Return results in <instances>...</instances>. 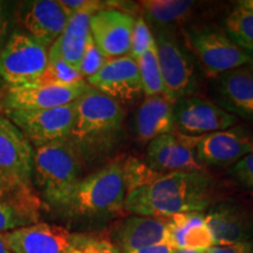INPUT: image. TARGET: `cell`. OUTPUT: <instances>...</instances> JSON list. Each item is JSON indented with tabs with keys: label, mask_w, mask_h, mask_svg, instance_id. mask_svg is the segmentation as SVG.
Listing matches in <instances>:
<instances>
[{
	"label": "cell",
	"mask_w": 253,
	"mask_h": 253,
	"mask_svg": "<svg viewBox=\"0 0 253 253\" xmlns=\"http://www.w3.org/2000/svg\"><path fill=\"white\" fill-rule=\"evenodd\" d=\"M75 115L68 138L84 161L110 153L121 140L125 113L120 102L93 87L74 102Z\"/></svg>",
	"instance_id": "7a4b0ae2"
},
{
	"label": "cell",
	"mask_w": 253,
	"mask_h": 253,
	"mask_svg": "<svg viewBox=\"0 0 253 253\" xmlns=\"http://www.w3.org/2000/svg\"><path fill=\"white\" fill-rule=\"evenodd\" d=\"M154 38L163 80V96L173 103L191 96L197 86V80L189 53L171 28H156Z\"/></svg>",
	"instance_id": "5b68a950"
},
{
	"label": "cell",
	"mask_w": 253,
	"mask_h": 253,
	"mask_svg": "<svg viewBox=\"0 0 253 253\" xmlns=\"http://www.w3.org/2000/svg\"><path fill=\"white\" fill-rule=\"evenodd\" d=\"M89 87L86 81L71 86L34 84L8 87L2 96L4 110L52 109L75 102Z\"/></svg>",
	"instance_id": "30bf717a"
},
{
	"label": "cell",
	"mask_w": 253,
	"mask_h": 253,
	"mask_svg": "<svg viewBox=\"0 0 253 253\" xmlns=\"http://www.w3.org/2000/svg\"><path fill=\"white\" fill-rule=\"evenodd\" d=\"M231 175L240 185L253 190V153L238 161L231 169Z\"/></svg>",
	"instance_id": "1f68e13d"
},
{
	"label": "cell",
	"mask_w": 253,
	"mask_h": 253,
	"mask_svg": "<svg viewBox=\"0 0 253 253\" xmlns=\"http://www.w3.org/2000/svg\"><path fill=\"white\" fill-rule=\"evenodd\" d=\"M246 4H248L249 6H251V7L253 8V0H248V1H245Z\"/></svg>",
	"instance_id": "60d3db41"
},
{
	"label": "cell",
	"mask_w": 253,
	"mask_h": 253,
	"mask_svg": "<svg viewBox=\"0 0 253 253\" xmlns=\"http://www.w3.org/2000/svg\"><path fill=\"white\" fill-rule=\"evenodd\" d=\"M74 102L40 110H5V116L36 147L50 143L71 134L74 123Z\"/></svg>",
	"instance_id": "ba28073f"
},
{
	"label": "cell",
	"mask_w": 253,
	"mask_h": 253,
	"mask_svg": "<svg viewBox=\"0 0 253 253\" xmlns=\"http://www.w3.org/2000/svg\"><path fill=\"white\" fill-rule=\"evenodd\" d=\"M60 5L65 9L68 17H72L73 14L79 13V12L86 11V9H104L106 2L93 1V0H59Z\"/></svg>",
	"instance_id": "836d02e7"
},
{
	"label": "cell",
	"mask_w": 253,
	"mask_h": 253,
	"mask_svg": "<svg viewBox=\"0 0 253 253\" xmlns=\"http://www.w3.org/2000/svg\"><path fill=\"white\" fill-rule=\"evenodd\" d=\"M172 253H205V251H186V250H173Z\"/></svg>",
	"instance_id": "ab89813d"
},
{
	"label": "cell",
	"mask_w": 253,
	"mask_h": 253,
	"mask_svg": "<svg viewBox=\"0 0 253 253\" xmlns=\"http://www.w3.org/2000/svg\"><path fill=\"white\" fill-rule=\"evenodd\" d=\"M108 60L102 54V52L99 49V47L95 45L91 36L87 41L86 49H84V56H82L80 65H79V72L84 78H90L94 74H96L101 68L106 65Z\"/></svg>",
	"instance_id": "4dcf8cb0"
},
{
	"label": "cell",
	"mask_w": 253,
	"mask_h": 253,
	"mask_svg": "<svg viewBox=\"0 0 253 253\" xmlns=\"http://www.w3.org/2000/svg\"><path fill=\"white\" fill-rule=\"evenodd\" d=\"M34 147L6 116L0 115V173L19 188H32Z\"/></svg>",
	"instance_id": "9c48e42d"
},
{
	"label": "cell",
	"mask_w": 253,
	"mask_h": 253,
	"mask_svg": "<svg viewBox=\"0 0 253 253\" xmlns=\"http://www.w3.org/2000/svg\"><path fill=\"white\" fill-rule=\"evenodd\" d=\"M214 245H231L253 238V217L242 205L220 202L205 214Z\"/></svg>",
	"instance_id": "e0dca14e"
},
{
	"label": "cell",
	"mask_w": 253,
	"mask_h": 253,
	"mask_svg": "<svg viewBox=\"0 0 253 253\" xmlns=\"http://www.w3.org/2000/svg\"><path fill=\"white\" fill-rule=\"evenodd\" d=\"M140 4L144 20L156 28H171L189 17L195 7L194 1L183 0H149Z\"/></svg>",
	"instance_id": "cb8c5ba5"
},
{
	"label": "cell",
	"mask_w": 253,
	"mask_h": 253,
	"mask_svg": "<svg viewBox=\"0 0 253 253\" xmlns=\"http://www.w3.org/2000/svg\"><path fill=\"white\" fill-rule=\"evenodd\" d=\"M243 50H244V52L246 53V55L249 56L250 63H251V65H253V45L245 47V48H243Z\"/></svg>",
	"instance_id": "74e56055"
},
{
	"label": "cell",
	"mask_w": 253,
	"mask_h": 253,
	"mask_svg": "<svg viewBox=\"0 0 253 253\" xmlns=\"http://www.w3.org/2000/svg\"><path fill=\"white\" fill-rule=\"evenodd\" d=\"M81 81H84V78L77 68L72 67L61 59L48 58V65L37 82L42 84L71 86Z\"/></svg>",
	"instance_id": "83f0119b"
},
{
	"label": "cell",
	"mask_w": 253,
	"mask_h": 253,
	"mask_svg": "<svg viewBox=\"0 0 253 253\" xmlns=\"http://www.w3.org/2000/svg\"><path fill=\"white\" fill-rule=\"evenodd\" d=\"M41 202L0 198V233L39 223Z\"/></svg>",
	"instance_id": "d4e9b609"
},
{
	"label": "cell",
	"mask_w": 253,
	"mask_h": 253,
	"mask_svg": "<svg viewBox=\"0 0 253 253\" xmlns=\"http://www.w3.org/2000/svg\"><path fill=\"white\" fill-rule=\"evenodd\" d=\"M136 62H137L142 88L145 96L163 95L164 87L157 58L156 42H154L140 58L136 59Z\"/></svg>",
	"instance_id": "4316f807"
},
{
	"label": "cell",
	"mask_w": 253,
	"mask_h": 253,
	"mask_svg": "<svg viewBox=\"0 0 253 253\" xmlns=\"http://www.w3.org/2000/svg\"><path fill=\"white\" fill-rule=\"evenodd\" d=\"M196 156L203 166L223 167L237 163L253 153V138L242 128H229L199 136Z\"/></svg>",
	"instance_id": "2e32d148"
},
{
	"label": "cell",
	"mask_w": 253,
	"mask_h": 253,
	"mask_svg": "<svg viewBox=\"0 0 253 253\" xmlns=\"http://www.w3.org/2000/svg\"><path fill=\"white\" fill-rule=\"evenodd\" d=\"M212 198V179L204 171L160 173L126 195L125 210L136 216L167 219L178 213H202Z\"/></svg>",
	"instance_id": "6da1fadb"
},
{
	"label": "cell",
	"mask_w": 253,
	"mask_h": 253,
	"mask_svg": "<svg viewBox=\"0 0 253 253\" xmlns=\"http://www.w3.org/2000/svg\"><path fill=\"white\" fill-rule=\"evenodd\" d=\"M7 30H8V15L6 12L5 4L0 1V50L4 47L7 38Z\"/></svg>",
	"instance_id": "d590c367"
},
{
	"label": "cell",
	"mask_w": 253,
	"mask_h": 253,
	"mask_svg": "<svg viewBox=\"0 0 253 253\" xmlns=\"http://www.w3.org/2000/svg\"><path fill=\"white\" fill-rule=\"evenodd\" d=\"M175 121L179 134L199 137L231 128L236 116L212 101L189 96L176 102Z\"/></svg>",
	"instance_id": "8fae6325"
},
{
	"label": "cell",
	"mask_w": 253,
	"mask_h": 253,
	"mask_svg": "<svg viewBox=\"0 0 253 253\" xmlns=\"http://www.w3.org/2000/svg\"><path fill=\"white\" fill-rule=\"evenodd\" d=\"M155 42V38L151 33L149 25L143 17L135 19L134 27L131 33V43L129 55L135 60L143 54L149 47Z\"/></svg>",
	"instance_id": "f546056e"
},
{
	"label": "cell",
	"mask_w": 253,
	"mask_h": 253,
	"mask_svg": "<svg viewBox=\"0 0 253 253\" xmlns=\"http://www.w3.org/2000/svg\"><path fill=\"white\" fill-rule=\"evenodd\" d=\"M0 198L1 199H18V201H39V197L33 189L19 188L8 182L0 173Z\"/></svg>",
	"instance_id": "d6a6232c"
},
{
	"label": "cell",
	"mask_w": 253,
	"mask_h": 253,
	"mask_svg": "<svg viewBox=\"0 0 253 253\" xmlns=\"http://www.w3.org/2000/svg\"><path fill=\"white\" fill-rule=\"evenodd\" d=\"M126 195L123 162L115 161L82 178L56 210L74 219L106 220L122 213Z\"/></svg>",
	"instance_id": "3957f363"
},
{
	"label": "cell",
	"mask_w": 253,
	"mask_h": 253,
	"mask_svg": "<svg viewBox=\"0 0 253 253\" xmlns=\"http://www.w3.org/2000/svg\"><path fill=\"white\" fill-rule=\"evenodd\" d=\"M173 249L167 243H162V244H156L147 246V248L134 250V251L126 252V253H172Z\"/></svg>",
	"instance_id": "8d00e7d4"
},
{
	"label": "cell",
	"mask_w": 253,
	"mask_h": 253,
	"mask_svg": "<svg viewBox=\"0 0 253 253\" xmlns=\"http://www.w3.org/2000/svg\"><path fill=\"white\" fill-rule=\"evenodd\" d=\"M175 104L163 95L145 96L134 119L135 136L141 143H149L176 129Z\"/></svg>",
	"instance_id": "44dd1931"
},
{
	"label": "cell",
	"mask_w": 253,
	"mask_h": 253,
	"mask_svg": "<svg viewBox=\"0 0 253 253\" xmlns=\"http://www.w3.org/2000/svg\"><path fill=\"white\" fill-rule=\"evenodd\" d=\"M48 65V47L28 33L12 34L0 50V78L8 87L34 84Z\"/></svg>",
	"instance_id": "8992f818"
},
{
	"label": "cell",
	"mask_w": 253,
	"mask_h": 253,
	"mask_svg": "<svg viewBox=\"0 0 253 253\" xmlns=\"http://www.w3.org/2000/svg\"><path fill=\"white\" fill-rule=\"evenodd\" d=\"M197 141L198 137L173 132L161 136L148 145V167L160 173L204 171V166L196 156Z\"/></svg>",
	"instance_id": "7c38bea8"
},
{
	"label": "cell",
	"mask_w": 253,
	"mask_h": 253,
	"mask_svg": "<svg viewBox=\"0 0 253 253\" xmlns=\"http://www.w3.org/2000/svg\"><path fill=\"white\" fill-rule=\"evenodd\" d=\"M227 37L240 48L253 45V8L245 1L233 7L224 20Z\"/></svg>",
	"instance_id": "484cf974"
},
{
	"label": "cell",
	"mask_w": 253,
	"mask_h": 253,
	"mask_svg": "<svg viewBox=\"0 0 253 253\" xmlns=\"http://www.w3.org/2000/svg\"><path fill=\"white\" fill-rule=\"evenodd\" d=\"M186 37L208 78L217 79L224 73L250 63L243 48L216 27L190 28Z\"/></svg>",
	"instance_id": "52a82bcc"
},
{
	"label": "cell",
	"mask_w": 253,
	"mask_h": 253,
	"mask_svg": "<svg viewBox=\"0 0 253 253\" xmlns=\"http://www.w3.org/2000/svg\"><path fill=\"white\" fill-rule=\"evenodd\" d=\"M167 244L173 250L207 251L214 240L204 214L178 213L167 218Z\"/></svg>",
	"instance_id": "7402d4cb"
},
{
	"label": "cell",
	"mask_w": 253,
	"mask_h": 253,
	"mask_svg": "<svg viewBox=\"0 0 253 253\" xmlns=\"http://www.w3.org/2000/svg\"><path fill=\"white\" fill-rule=\"evenodd\" d=\"M110 240L121 253L167 243V219L144 216L126 218L113 227Z\"/></svg>",
	"instance_id": "d6986e66"
},
{
	"label": "cell",
	"mask_w": 253,
	"mask_h": 253,
	"mask_svg": "<svg viewBox=\"0 0 253 253\" xmlns=\"http://www.w3.org/2000/svg\"><path fill=\"white\" fill-rule=\"evenodd\" d=\"M217 94L221 108L253 121V69L243 66L219 75Z\"/></svg>",
	"instance_id": "ffe728a7"
},
{
	"label": "cell",
	"mask_w": 253,
	"mask_h": 253,
	"mask_svg": "<svg viewBox=\"0 0 253 253\" xmlns=\"http://www.w3.org/2000/svg\"><path fill=\"white\" fill-rule=\"evenodd\" d=\"M1 84H2V79L0 78V87H1Z\"/></svg>",
	"instance_id": "b9f144b4"
},
{
	"label": "cell",
	"mask_w": 253,
	"mask_h": 253,
	"mask_svg": "<svg viewBox=\"0 0 253 253\" xmlns=\"http://www.w3.org/2000/svg\"><path fill=\"white\" fill-rule=\"evenodd\" d=\"M87 84L118 102H130L143 94L137 62L130 55L108 60Z\"/></svg>",
	"instance_id": "9a60e30c"
},
{
	"label": "cell",
	"mask_w": 253,
	"mask_h": 253,
	"mask_svg": "<svg viewBox=\"0 0 253 253\" xmlns=\"http://www.w3.org/2000/svg\"><path fill=\"white\" fill-rule=\"evenodd\" d=\"M134 23V15L115 8L101 9L90 18V36L107 60L129 54Z\"/></svg>",
	"instance_id": "4fadbf2b"
},
{
	"label": "cell",
	"mask_w": 253,
	"mask_h": 253,
	"mask_svg": "<svg viewBox=\"0 0 253 253\" xmlns=\"http://www.w3.org/2000/svg\"><path fill=\"white\" fill-rule=\"evenodd\" d=\"M96 12L99 11L86 9L69 17L65 31L48 48V58L61 59L78 69L90 37V18Z\"/></svg>",
	"instance_id": "603a6c76"
},
{
	"label": "cell",
	"mask_w": 253,
	"mask_h": 253,
	"mask_svg": "<svg viewBox=\"0 0 253 253\" xmlns=\"http://www.w3.org/2000/svg\"><path fill=\"white\" fill-rule=\"evenodd\" d=\"M0 253H12L1 239H0Z\"/></svg>",
	"instance_id": "f35d334b"
},
{
	"label": "cell",
	"mask_w": 253,
	"mask_h": 253,
	"mask_svg": "<svg viewBox=\"0 0 253 253\" xmlns=\"http://www.w3.org/2000/svg\"><path fill=\"white\" fill-rule=\"evenodd\" d=\"M84 158L69 138L34 148L33 176L41 195L58 209L82 179Z\"/></svg>",
	"instance_id": "277c9868"
},
{
	"label": "cell",
	"mask_w": 253,
	"mask_h": 253,
	"mask_svg": "<svg viewBox=\"0 0 253 253\" xmlns=\"http://www.w3.org/2000/svg\"><path fill=\"white\" fill-rule=\"evenodd\" d=\"M68 20L59 0L26 2L23 11V23L28 34L48 48L61 36Z\"/></svg>",
	"instance_id": "ac0fdd59"
},
{
	"label": "cell",
	"mask_w": 253,
	"mask_h": 253,
	"mask_svg": "<svg viewBox=\"0 0 253 253\" xmlns=\"http://www.w3.org/2000/svg\"><path fill=\"white\" fill-rule=\"evenodd\" d=\"M0 239L12 253H67L74 233L59 225L37 223L0 233Z\"/></svg>",
	"instance_id": "5bb4252c"
},
{
	"label": "cell",
	"mask_w": 253,
	"mask_h": 253,
	"mask_svg": "<svg viewBox=\"0 0 253 253\" xmlns=\"http://www.w3.org/2000/svg\"><path fill=\"white\" fill-rule=\"evenodd\" d=\"M205 253H253V242L250 240L231 245H214Z\"/></svg>",
	"instance_id": "e575fe53"
},
{
	"label": "cell",
	"mask_w": 253,
	"mask_h": 253,
	"mask_svg": "<svg viewBox=\"0 0 253 253\" xmlns=\"http://www.w3.org/2000/svg\"><path fill=\"white\" fill-rule=\"evenodd\" d=\"M67 253H121L112 240L99 235L75 233Z\"/></svg>",
	"instance_id": "f1b7e54d"
}]
</instances>
